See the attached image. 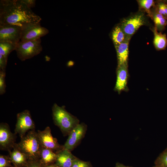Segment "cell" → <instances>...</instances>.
<instances>
[{
  "instance_id": "3957f363",
  "label": "cell",
  "mask_w": 167,
  "mask_h": 167,
  "mask_svg": "<svg viewBox=\"0 0 167 167\" xmlns=\"http://www.w3.org/2000/svg\"><path fill=\"white\" fill-rule=\"evenodd\" d=\"M53 119L55 124L64 132H70L75 126V119L65 109L54 104L52 108Z\"/></svg>"
},
{
  "instance_id": "d4e9b609",
  "label": "cell",
  "mask_w": 167,
  "mask_h": 167,
  "mask_svg": "<svg viewBox=\"0 0 167 167\" xmlns=\"http://www.w3.org/2000/svg\"><path fill=\"white\" fill-rule=\"evenodd\" d=\"M10 158L7 156L0 155V167H7L10 164Z\"/></svg>"
},
{
  "instance_id": "9c48e42d",
  "label": "cell",
  "mask_w": 167,
  "mask_h": 167,
  "mask_svg": "<svg viewBox=\"0 0 167 167\" xmlns=\"http://www.w3.org/2000/svg\"><path fill=\"white\" fill-rule=\"evenodd\" d=\"M16 138V134L10 131L8 125L5 123L0 124V148L8 151L13 148Z\"/></svg>"
},
{
  "instance_id": "277c9868",
  "label": "cell",
  "mask_w": 167,
  "mask_h": 167,
  "mask_svg": "<svg viewBox=\"0 0 167 167\" xmlns=\"http://www.w3.org/2000/svg\"><path fill=\"white\" fill-rule=\"evenodd\" d=\"M42 50L41 39L28 41H19L15 50L18 58L22 61L32 58L39 54Z\"/></svg>"
},
{
  "instance_id": "8fae6325",
  "label": "cell",
  "mask_w": 167,
  "mask_h": 167,
  "mask_svg": "<svg viewBox=\"0 0 167 167\" xmlns=\"http://www.w3.org/2000/svg\"><path fill=\"white\" fill-rule=\"evenodd\" d=\"M128 64L118 66L117 70V78L115 91L120 93L122 91L127 89V84L128 77Z\"/></svg>"
},
{
  "instance_id": "d6986e66",
  "label": "cell",
  "mask_w": 167,
  "mask_h": 167,
  "mask_svg": "<svg viewBox=\"0 0 167 167\" xmlns=\"http://www.w3.org/2000/svg\"><path fill=\"white\" fill-rule=\"evenodd\" d=\"M126 36L119 25L115 27L112 33V38L115 46L122 42Z\"/></svg>"
},
{
  "instance_id": "2e32d148",
  "label": "cell",
  "mask_w": 167,
  "mask_h": 167,
  "mask_svg": "<svg viewBox=\"0 0 167 167\" xmlns=\"http://www.w3.org/2000/svg\"><path fill=\"white\" fill-rule=\"evenodd\" d=\"M152 30L154 34L153 44L156 49L157 50L165 49L167 45L166 34L158 32L155 27Z\"/></svg>"
},
{
  "instance_id": "8992f818",
  "label": "cell",
  "mask_w": 167,
  "mask_h": 167,
  "mask_svg": "<svg viewBox=\"0 0 167 167\" xmlns=\"http://www.w3.org/2000/svg\"><path fill=\"white\" fill-rule=\"evenodd\" d=\"M20 41H34L40 39L49 33V30L41 25L40 23H29L21 26Z\"/></svg>"
},
{
  "instance_id": "484cf974",
  "label": "cell",
  "mask_w": 167,
  "mask_h": 167,
  "mask_svg": "<svg viewBox=\"0 0 167 167\" xmlns=\"http://www.w3.org/2000/svg\"><path fill=\"white\" fill-rule=\"evenodd\" d=\"M71 167H89V165L86 162L75 160Z\"/></svg>"
},
{
  "instance_id": "ac0fdd59",
  "label": "cell",
  "mask_w": 167,
  "mask_h": 167,
  "mask_svg": "<svg viewBox=\"0 0 167 167\" xmlns=\"http://www.w3.org/2000/svg\"><path fill=\"white\" fill-rule=\"evenodd\" d=\"M57 154L50 149L42 147L40 158L41 161L45 165L48 164L56 160Z\"/></svg>"
},
{
  "instance_id": "ba28073f",
  "label": "cell",
  "mask_w": 167,
  "mask_h": 167,
  "mask_svg": "<svg viewBox=\"0 0 167 167\" xmlns=\"http://www.w3.org/2000/svg\"><path fill=\"white\" fill-rule=\"evenodd\" d=\"M21 26L11 24L0 25V42H6L16 45L20 41Z\"/></svg>"
},
{
  "instance_id": "cb8c5ba5",
  "label": "cell",
  "mask_w": 167,
  "mask_h": 167,
  "mask_svg": "<svg viewBox=\"0 0 167 167\" xmlns=\"http://www.w3.org/2000/svg\"><path fill=\"white\" fill-rule=\"evenodd\" d=\"M6 71L0 70V94L2 95L6 92Z\"/></svg>"
},
{
  "instance_id": "603a6c76",
  "label": "cell",
  "mask_w": 167,
  "mask_h": 167,
  "mask_svg": "<svg viewBox=\"0 0 167 167\" xmlns=\"http://www.w3.org/2000/svg\"><path fill=\"white\" fill-rule=\"evenodd\" d=\"M137 1L140 8L145 10L150 15L151 13V8L153 6H155L154 1L153 0H139Z\"/></svg>"
},
{
  "instance_id": "9a60e30c",
  "label": "cell",
  "mask_w": 167,
  "mask_h": 167,
  "mask_svg": "<svg viewBox=\"0 0 167 167\" xmlns=\"http://www.w3.org/2000/svg\"><path fill=\"white\" fill-rule=\"evenodd\" d=\"M12 150L8 151L11 161L17 166H22L27 164V160L28 159L25 154L15 145Z\"/></svg>"
},
{
  "instance_id": "7c38bea8",
  "label": "cell",
  "mask_w": 167,
  "mask_h": 167,
  "mask_svg": "<svg viewBox=\"0 0 167 167\" xmlns=\"http://www.w3.org/2000/svg\"><path fill=\"white\" fill-rule=\"evenodd\" d=\"M84 130V126L82 124H78L75 126L70 132L67 139L63 146V148L70 151L72 149L82 137Z\"/></svg>"
},
{
  "instance_id": "4dcf8cb0",
  "label": "cell",
  "mask_w": 167,
  "mask_h": 167,
  "mask_svg": "<svg viewBox=\"0 0 167 167\" xmlns=\"http://www.w3.org/2000/svg\"><path fill=\"white\" fill-rule=\"evenodd\" d=\"M45 167H56L52 165H50L47 166Z\"/></svg>"
},
{
  "instance_id": "ffe728a7",
  "label": "cell",
  "mask_w": 167,
  "mask_h": 167,
  "mask_svg": "<svg viewBox=\"0 0 167 167\" xmlns=\"http://www.w3.org/2000/svg\"><path fill=\"white\" fill-rule=\"evenodd\" d=\"M16 45L6 42H0V54L7 60L9 54L15 50Z\"/></svg>"
},
{
  "instance_id": "5bb4252c",
  "label": "cell",
  "mask_w": 167,
  "mask_h": 167,
  "mask_svg": "<svg viewBox=\"0 0 167 167\" xmlns=\"http://www.w3.org/2000/svg\"><path fill=\"white\" fill-rule=\"evenodd\" d=\"M57 154L56 160L57 164L60 167H71L75 159L70 151L63 148Z\"/></svg>"
},
{
  "instance_id": "7a4b0ae2",
  "label": "cell",
  "mask_w": 167,
  "mask_h": 167,
  "mask_svg": "<svg viewBox=\"0 0 167 167\" xmlns=\"http://www.w3.org/2000/svg\"><path fill=\"white\" fill-rule=\"evenodd\" d=\"M15 145L26 155L29 160H37L40 158L42 147L35 130L28 131L21 138L20 142L15 143Z\"/></svg>"
},
{
  "instance_id": "7402d4cb",
  "label": "cell",
  "mask_w": 167,
  "mask_h": 167,
  "mask_svg": "<svg viewBox=\"0 0 167 167\" xmlns=\"http://www.w3.org/2000/svg\"><path fill=\"white\" fill-rule=\"evenodd\" d=\"M155 7L156 11L167 19V0L158 1Z\"/></svg>"
},
{
  "instance_id": "1f68e13d",
  "label": "cell",
  "mask_w": 167,
  "mask_h": 167,
  "mask_svg": "<svg viewBox=\"0 0 167 167\" xmlns=\"http://www.w3.org/2000/svg\"><path fill=\"white\" fill-rule=\"evenodd\" d=\"M152 167H158V166H157L155 165V166H153Z\"/></svg>"
},
{
  "instance_id": "e0dca14e",
  "label": "cell",
  "mask_w": 167,
  "mask_h": 167,
  "mask_svg": "<svg viewBox=\"0 0 167 167\" xmlns=\"http://www.w3.org/2000/svg\"><path fill=\"white\" fill-rule=\"evenodd\" d=\"M153 19L155 27L157 31L161 32L165 29L167 25V19L158 12L155 9L153 13L150 15Z\"/></svg>"
},
{
  "instance_id": "52a82bcc",
  "label": "cell",
  "mask_w": 167,
  "mask_h": 167,
  "mask_svg": "<svg viewBox=\"0 0 167 167\" xmlns=\"http://www.w3.org/2000/svg\"><path fill=\"white\" fill-rule=\"evenodd\" d=\"M35 129V123L29 110H25L17 114L15 129L16 135L18 134L21 138L26 135V132Z\"/></svg>"
},
{
  "instance_id": "4fadbf2b",
  "label": "cell",
  "mask_w": 167,
  "mask_h": 167,
  "mask_svg": "<svg viewBox=\"0 0 167 167\" xmlns=\"http://www.w3.org/2000/svg\"><path fill=\"white\" fill-rule=\"evenodd\" d=\"M131 37L126 36L125 40L118 45L115 46L117 53L118 66L128 64L129 44Z\"/></svg>"
},
{
  "instance_id": "44dd1931",
  "label": "cell",
  "mask_w": 167,
  "mask_h": 167,
  "mask_svg": "<svg viewBox=\"0 0 167 167\" xmlns=\"http://www.w3.org/2000/svg\"><path fill=\"white\" fill-rule=\"evenodd\" d=\"M154 163L159 167H167V147L158 156Z\"/></svg>"
},
{
  "instance_id": "83f0119b",
  "label": "cell",
  "mask_w": 167,
  "mask_h": 167,
  "mask_svg": "<svg viewBox=\"0 0 167 167\" xmlns=\"http://www.w3.org/2000/svg\"><path fill=\"white\" fill-rule=\"evenodd\" d=\"M22 1L30 9L35 6L36 0H22Z\"/></svg>"
},
{
  "instance_id": "5b68a950",
  "label": "cell",
  "mask_w": 167,
  "mask_h": 167,
  "mask_svg": "<svg viewBox=\"0 0 167 167\" xmlns=\"http://www.w3.org/2000/svg\"><path fill=\"white\" fill-rule=\"evenodd\" d=\"M146 22L144 14L140 12L123 19L119 26L126 36L131 37Z\"/></svg>"
},
{
  "instance_id": "30bf717a",
  "label": "cell",
  "mask_w": 167,
  "mask_h": 167,
  "mask_svg": "<svg viewBox=\"0 0 167 167\" xmlns=\"http://www.w3.org/2000/svg\"><path fill=\"white\" fill-rule=\"evenodd\" d=\"M38 136L42 148L54 150L62 149L63 148L60 147L56 139L52 135L51 130L49 126L46 127L42 131L38 130Z\"/></svg>"
},
{
  "instance_id": "f546056e",
  "label": "cell",
  "mask_w": 167,
  "mask_h": 167,
  "mask_svg": "<svg viewBox=\"0 0 167 167\" xmlns=\"http://www.w3.org/2000/svg\"><path fill=\"white\" fill-rule=\"evenodd\" d=\"M115 167H133L126 166L122 164L118 163L116 165Z\"/></svg>"
},
{
  "instance_id": "4316f807",
  "label": "cell",
  "mask_w": 167,
  "mask_h": 167,
  "mask_svg": "<svg viewBox=\"0 0 167 167\" xmlns=\"http://www.w3.org/2000/svg\"><path fill=\"white\" fill-rule=\"evenodd\" d=\"M7 60L0 54V70L6 71Z\"/></svg>"
},
{
  "instance_id": "f1b7e54d",
  "label": "cell",
  "mask_w": 167,
  "mask_h": 167,
  "mask_svg": "<svg viewBox=\"0 0 167 167\" xmlns=\"http://www.w3.org/2000/svg\"><path fill=\"white\" fill-rule=\"evenodd\" d=\"M34 161H32V162L29 166L28 167H41L39 164L36 162H34Z\"/></svg>"
},
{
  "instance_id": "6da1fadb",
  "label": "cell",
  "mask_w": 167,
  "mask_h": 167,
  "mask_svg": "<svg viewBox=\"0 0 167 167\" xmlns=\"http://www.w3.org/2000/svg\"><path fill=\"white\" fill-rule=\"evenodd\" d=\"M41 20L22 0L0 1V25L21 26L26 24L40 23Z\"/></svg>"
}]
</instances>
